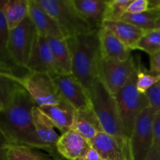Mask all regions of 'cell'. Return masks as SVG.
<instances>
[{"instance_id": "cell-35", "label": "cell", "mask_w": 160, "mask_h": 160, "mask_svg": "<svg viewBox=\"0 0 160 160\" xmlns=\"http://www.w3.org/2000/svg\"><path fill=\"white\" fill-rule=\"evenodd\" d=\"M9 142L0 131V160H6V146Z\"/></svg>"}, {"instance_id": "cell-37", "label": "cell", "mask_w": 160, "mask_h": 160, "mask_svg": "<svg viewBox=\"0 0 160 160\" xmlns=\"http://www.w3.org/2000/svg\"><path fill=\"white\" fill-rule=\"evenodd\" d=\"M149 9H159L160 11V0H149Z\"/></svg>"}, {"instance_id": "cell-30", "label": "cell", "mask_w": 160, "mask_h": 160, "mask_svg": "<svg viewBox=\"0 0 160 160\" xmlns=\"http://www.w3.org/2000/svg\"><path fill=\"white\" fill-rule=\"evenodd\" d=\"M145 95L156 113H160V81L147 91Z\"/></svg>"}, {"instance_id": "cell-3", "label": "cell", "mask_w": 160, "mask_h": 160, "mask_svg": "<svg viewBox=\"0 0 160 160\" xmlns=\"http://www.w3.org/2000/svg\"><path fill=\"white\" fill-rule=\"evenodd\" d=\"M89 95L92 108L99 120L103 131L115 138L123 145L131 147L130 139L123 132L115 97L98 78L94 83Z\"/></svg>"}, {"instance_id": "cell-29", "label": "cell", "mask_w": 160, "mask_h": 160, "mask_svg": "<svg viewBox=\"0 0 160 160\" xmlns=\"http://www.w3.org/2000/svg\"><path fill=\"white\" fill-rule=\"evenodd\" d=\"M132 0H109L106 1L104 21L120 20L128 10V6Z\"/></svg>"}, {"instance_id": "cell-36", "label": "cell", "mask_w": 160, "mask_h": 160, "mask_svg": "<svg viewBox=\"0 0 160 160\" xmlns=\"http://www.w3.org/2000/svg\"><path fill=\"white\" fill-rule=\"evenodd\" d=\"M145 160H160V152L155 145H153L152 149L150 150Z\"/></svg>"}, {"instance_id": "cell-17", "label": "cell", "mask_w": 160, "mask_h": 160, "mask_svg": "<svg viewBox=\"0 0 160 160\" xmlns=\"http://www.w3.org/2000/svg\"><path fill=\"white\" fill-rule=\"evenodd\" d=\"M72 129L80 133L90 143L99 133L103 132L92 106L76 110Z\"/></svg>"}, {"instance_id": "cell-27", "label": "cell", "mask_w": 160, "mask_h": 160, "mask_svg": "<svg viewBox=\"0 0 160 160\" xmlns=\"http://www.w3.org/2000/svg\"><path fill=\"white\" fill-rule=\"evenodd\" d=\"M141 50L152 56L160 51V32L157 29L145 31L134 49Z\"/></svg>"}, {"instance_id": "cell-10", "label": "cell", "mask_w": 160, "mask_h": 160, "mask_svg": "<svg viewBox=\"0 0 160 160\" xmlns=\"http://www.w3.org/2000/svg\"><path fill=\"white\" fill-rule=\"evenodd\" d=\"M26 69L32 73H47L50 76L61 74L47 38L38 32Z\"/></svg>"}, {"instance_id": "cell-38", "label": "cell", "mask_w": 160, "mask_h": 160, "mask_svg": "<svg viewBox=\"0 0 160 160\" xmlns=\"http://www.w3.org/2000/svg\"><path fill=\"white\" fill-rule=\"evenodd\" d=\"M156 29H157L158 31L160 32V19L159 20L157 21V23H156Z\"/></svg>"}, {"instance_id": "cell-8", "label": "cell", "mask_w": 160, "mask_h": 160, "mask_svg": "<svg viewBox=\"0 0 160 160\" xmlns=\"http://www.w3.org/2000/svg\"><path fill=\"white\" fill-rule=\"evenodd\" d=\"M156 112L149 106L137 117L130 137L131 153L134 160H145L154 145L153 123Z\"/></svg>"}, {"instance_id": "cell-11", "label": "cell", "mask_w": 160, "mask_h": 160, "mask_svg": "<svg viewBox=\"0 0 160 160\" xmlns=\"http://www.w3.org/2000/svg\"><path fill=\"white\" fill-rule=\"evenodd\" d=\"M52 78L61 97L76 110L92 106L88 92L73 75L56 74Z\"/></svg>"}, {"instance_id": "cell-4", "label": "cell", "mask_w": 160, "mask_h": 160, "mask_svg": "<svg viewBox=\"0 0 160 160\" xmlns=\"http://www.w3.org/2000/svg\"><path fill=\"white\" fill-rule=\"evenodd\" d=\"M52 16L62 29L66 38L95 31L80 14L73 0H36Z\"/></svg>"}, {"instance_id": "cell-25", "label": "cell", "mask_w": 160, "mask_h": 160, "mask_svg": "<svg viewBox=\"0 0 160 160\" xmlns=\"http://www.w3.org/2000/svg\"><path fill=\"white\" fill-rule=\"evenodd\" d=\"M160 19V11L159 9H149L145 12L138 14L126 13L120 20L129 23L144 31L156 29L157 21Z\"/></svg>"}, {"instance_id": "cell-16", "label": "cell", "mask_w": 160, "mask_h": 160, "mask_svg": "<svg viewBox=\"0 0 160 160\" xmlns=\"http://www.w3.org/2000/svg\"><path fill=\"white\" fill-rule=\"evenodd\" d=\"M98 34L102 58L117 62H123L132 56L131 50L106 28L101 27L98 29Z\"/></svg>"}, {"instance_id": "cell-14", "label": "cell", "mask_w": 160, "mask_h": 160, "mask_svg": "<svg viewBox=\"0 0 160 160\" xmlns=\"http://www.w3.org/2000/svg\"><path fill=\"white\" fill-rule=\"evenodd\" d=\"M32 115L34 129L39 140L48 148L52 157L54 159L61 158L56 148V143L60 136L56 131L52 122L37 106L33 109Z\"/></svg>"}, {"instance_id": "cell-40", "label": "cell", "mask_w": 160, "mask_h": 160, "mask_svg": "<svg viewBox=\"0 0 160 160\" xmlns=\"http://www.w3.org/2000/svg\"><path fill=\"white\" fill-rule=\"evenodd\" d=\"M55 160H65V159H62V158H59V159H56Z\"/></svg>"}, {"instance_id": "cell-32", "label": "cell", "mask_w": 160, "mask_h": 160, "mask_svg": "<svg viewBox=\"0 0 160 160\" xmlns=\"http://www.w3.org/2000/svg\"><path fill=\"white\" fill-rule=\"evenodd\" d=\"M154 145L160 152V113H156L153 123Z\"/></svg>"}, {"instance_id": "cell-2", "label": "cell", "mask_w": 160, "mask_h": 160, "mask_svg": "<svg viewBox=\"0 0 160 160\" xmlns=\"http://www.w3.org/2000/svg\"><path fill=\"white\" fill-rule=\"evenodd\" d=\"M98 31L67 38L71 54V74L88 94L98 78L102 59Z\"/></svg>"}, {"instance_id": "cell-20", "label": "cell", "mask_w": 160, "mask_h": 160, "mask_svg": "<svg viewBox=\"0 0 160 160\" xmlns=\"http://www.w3.org/2000/svg\"><path fill=\"white\" fill-rule=\"evenodd\" d=\"M81 16L95 28L98 30L104 21L106 1L102 0H73Z\"/></svg>"}, {"instance_id": "cell-12", "label": "cell", "mask_w": 160, "mask_h": 160, "mask_svg": "<svg viewBox=\"0 0 160 160\" xmlns=\"http://www.w3.org/2000/svg\"><path fill=\"white\" fill-rule=\"evenodd\" d=\"M91 145L103 160H134L131 147L123 145L115 138L104 131L99 133Z\"/></svg>"}, {"instance_id": "cell-24", "label": "cell", "mask_w": 160, "mask_h": 160, "mask_svg": "<svg viewBox=\"0 0 160 160\" xmlns=\"http://www.w3.org/2000/svg\"><path fill=\"white\" fill-rule=\"evenodd\" d=\"M21 86L20 78L17 73L9 66L0 62V102L3 106Z\"/></svg>"}, {"instance_id": "cell-1", "label": "cell", "mask_w": 160, "mask_h": 160, "mask_svg": "<svg viewBox=\"0 0 160 160\" xmlns=\"http://www.w3.org/2000/svg\"><path fill=\"white\" fill-rule=\"evenodd\" d=\"M35 106L24 88H19L0 111V131L9 143L29 145L50 155L48 148L41 142L34 129L32 112Z\"/></svg>"}, {"instance_id": "cell-9", "label": "cell", "mask_w": 160, "mask_h": 160, "mask_svg": "<svg viewBox=\"0 0 160 160\" xmlns=\"http://www.w3.org/2000/svg\"><path fill=\"white\" fill-rule=\"evenodd\" d=\"M137 70V63L131 56L123 62L109 60L102 57L98 78L112 95H115Z\"/></svg>"}, {"instance_id": "cell-7", "label": "cell", "mask_w": 160, "mask_h": 160, "mask_svg": "<svg viewBox=\"0 0 160 160\" xmlns=\"http://www.w3.org/2000/svg\"><path fill=\"white\" fill-rule=\"evenodd\" d=\"M20 84L37 107L56 105L62 99L52 76L47 73L28 72L20 78Z\"/></svg>"}, {"instance_id": "cell-31", "label": "cell", "mask_w": 160, "mask_h": 160, "mask_svg": "<svg viewBox=\"0 0 160 160\" xmlns=\"http://www.w3.org/2000/svg\"><path fill=\"white\" fill-rule=\"evenodd\" d=\"M149 9L148 0H132L128 6L127 12L131 14H138Z\"/></svg>"}, {"instance_id": "cell-21", "label": "cell", "mask_w": 160, "mask_h": 160, "mask_svg": "<svg viewBox=\"0 0 160 160\" xmlns=\"http://www.w3.org/2000/svg\"><path fill=\"white\" fill-rule=\"evenodd\" d=\"M2 11L9 30L29 17V0H3Z\"/></svg>"}, {"instance_id": "cell-34", "label": "cell", "mask_w": 160, "mask_h": 160, "mask_svg": "<svg viewBox=\"0 0 160 160\" xmlns=\"http://www.w3.org/2000/svg\"><path fill=\"white\" fill-rule=\"evenodd\" d=\"M149 71L157 76H160V51L150 56Z\"/></svg>"}, {"instance_id": "cell-6", "label": "cell", "mask_w": 160, "mask_h": 160, "mask_svg": "<svg viewBox=\"0 0 160 160\" xmlns=\"http://www.w3.org/2000/svg\"><path fill=\"white\" fill-rule=\"evenodd\" d=\"M37 30L28 17L18 27L9 30L8 52L17 68L28 71L26 69ZM29 72V71H28Z\"/></svg>"}, {"instance_id": "cell-15", "label": "cell", "mask_w": 160, "mask_h": 160, "mask_svg": "<svg viewBox=\"0 0 160 160\" xmlns=\"http://www.w3.org/2000/svg\"><path fill=\"white\" fill-rule=\"evenodd\" d=\"M91 143L80 133L71 129L61 134L56 143L58 154L65 160H75L81 156Z\"/></svg>"}, {"instance_id": "cell-22", "label": "cell", "mask_w": 160, "mask_h": 160, "mask_svg": "<svg viewBox=\"0 0 160 160\" xmlns=\"http://www.w3.org/2000/svg\"><path fill=\"white\" fill-rule=\"evenodd\" d=\"M61 74H71V54L67 38H47Z\"/></svg>"}, {"instance_id": "cell-26", "label": "cell", "mask_w": 160, "mask_h": 160, "mask_svg": "<svg viewBox=\"0 0 160 160\" xmlns=\"http://www.w3.org/2000/svg\"><path fill=\"white\" fill-rule=\"evenodd\" d=\"M2 5L3 0H0V62L9 66L17 73V70H20V69L16 67L13 61L12 60L10 56H9V52H8L7 46L9 29L7 23H6L4 14H3ZM17 75L19 76L18 73Z\"/></svg>"}, {"instance_id": "cell-5", "label": "cell", "mask_w": 160, "mask_h": 160, "mask_svg": "<svg viewBox=\"0 0 160 160\" xmlns=\"http://www.w3.org/2000/svg\"><path fill=\"white\" fill-rule=\"evenodd\" d=\"M136 78L137 70L128 82L114 95L123 132L129 139L137 117L144 109L150 106L145 94L138 91Z\"/></svg>"}, {"instance_id": "cell-13", "label": "cell", "mask_w": 160, "mask_h": 160, "mask_svg": "<svg viewBox=\"0 0 160 160\" xmlns=\"http://www.w3.org/2000/svg\"><path fill=\"white\" fill-rule=\"evenodd\" d=\"M29 17L39 34L51 38H66L56 20L36 0H29Z\"/></svg>"}, {"instance_id": "cell-33", "label": "cell", "mask_w": 160, "mask_h": 160, "mask_svg": "<svg viewBox=\"0 0 160 160\" xmlns=\"http://www.w3.org/2000/svg\"><path fill=\"white\" fill-rule=\"evenodd\" d=\"M75 160H103V159L96 149L91 145L80 157Z\"/></svg>"}, {"instance_id": "cell-19", "label": "cell", "mask_w": 160, "mask_h": 160, "mask_svg": "<svg viewBox=\"0 0 160 160\" xmlns=\"http://www.w3.org/2000/svg\"><path fill=\"white\" fill-rule=\"evenodd\" d=\"M102 27L112 33L118 40L132 51L145 31L140 29L129 23L117 20V21H103Z\"/></svg>"}, {"instance_id": "cell-39", "label": "cell", "mask_w": 160, "mask_h": 160, "mask_svg": "<svg viewBox=\"0 0 160 160\" xmlns=\"http://www.w3.org/2000/svg\"><path fill=\"white\" fill-rule=\"evenodd\" d=\"M2 108H3V104L1 102H0V111L2 109Z\"/></svg>"}, {"instance_id": "cell-18", "label": "cell", "mask_w": 160, "mask_h": 160, "mask_svg": "<svg viewBox=\"0 0 160 160\" xmlns=\"http://www.w3.org/2000/svg\"><path fill=\"white\" fill-rule=\"evenodd\" d=\"M38 108L62 134L72 129L76 109L63 98L56 105Z\"/></svg>"}, {"instance_id": "cell-23", "label": "cell", "mask_w": 160, "mask_h": 160, "mask_svg": "<svg viewBox=\"0 0 160 160\" xmlns=\"http://www.w3.org/2000/svg\"><path fill=\"white\" fill-rule=\"evenodd\" d=\"M50 155L45 154L38 148L20 144L8 143L6 160H55Z\"/></svg>"}, {"instance_id": "cell-28", "label": "cell", "mask_w": 160, "mask_h": 160, "mask_svg": "<svg viewBox=\"0 0 160 160\" xmlns=\"http://www.w3.org/2000/svg\"><path fill=\"white\" fill-rule=\"evenodd\" d=\"M137 65V78H136V87L138 91L142 94H145L156 83L160 81V76H157L144 68L141 61H138Z\"/></svg>"}]
</instances>
